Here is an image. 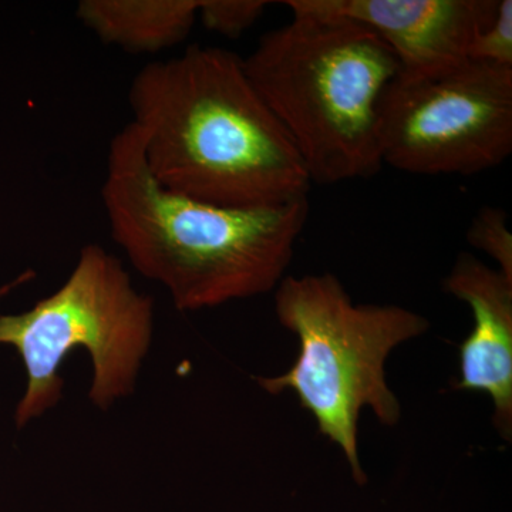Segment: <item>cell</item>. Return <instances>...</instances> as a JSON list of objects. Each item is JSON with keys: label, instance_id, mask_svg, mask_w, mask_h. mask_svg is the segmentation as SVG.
Listing matches in <instances>:
<instances>
[{"label": "cell", "instance_id": "1", "mask_svg": "<svg viewBox=\"0 0 512 512\" xmlns=\"http://www.w3.org/2000/svg\"><path fill=\"white\" fill-rule=\"evenodd\" d=\"M128 103L148 170L168 191L237 208L308 197L298 151L229 50L191 46L147 64Z\"/></svg>", "mask_w": 512, "mask_h": 512}, {"label": "cell", "instance_id": "2", "mask_svg": "<svg viewBox=\"0 0 512 512\" xmlns=\"http://www.w3.org/2000/svg\"><path fill=\"white\" fill-rule=\"evenodd\" d=\"M101 200L131 265L184 312L278 288L311 210L308 197L237 208L168 191L148 170L133 123L111 141Z\"/></svg>", "mask_w": 512, "mask_h": 512}, {"label": "cell", "instance_id": "3", "mask_svg": "<svg viewBox=\"0 0 512 512\" xmlns=\"http://www.w3.org/2000/svg\"><path fill=\"white\" fill-rule=\"evenodd\" d=\"M242 66L312 184L372 178L382 170L379 103L399 62L373 30L292 10L291 22L262 36Z\"/></svg>", "mask_w": 512, "mask_h": 512}, {"label": "cell", "instance_id": "4", "mask_svg": "<svg viewBox=\"0 0 512 512\" xmlns=\"http://www.w3.org/2000/svg\"><path fill=\"white\" fill-rule=\"evenodd\" d=\"M275 311L299 340L295 365L278 377H258L266 392L296 394L318 421L320 434L338 444L359 484L366 481L357 448V424L372 409L387 427L402 407L386 380L387 357L429 330V320L397 305H356L336 276H285L275 289Z\"/></svg>", "mask_w": 512, "mask_h": 512}, {"label": "cell", "instance_id": "5", "mask_svg": "<svg viewBox=\"0 0 512 512\" xmlns=\"http://www.w3.org/2000/svg\"><path fill=\"white\" fill-rule=\"evenodd\" d=\"M154 332V301L137 291L123 262L97 244L80 252L72 274L29 311L0 316V345L16 349L28 386L16 407L18 429L62 399L60 370L76 349L93 363L90 400L107 410L130 396Z\"/></svg>", "mask_w": 512, "mask_h": 512}, {"label": "cell", "instance_id": "6", "mask_svg": "<svg viewBox=\"0 0 512 512\" xmlns=\"http://www.w3.org/2000/svg\"><path fill=\"white\" fill-rule=\"evenodd\" d=\"M383 164L419 175H474L512 153V67L468 59L424 79L396 76L379 103Z\"/></svg>", "mask_w": 512, "mask_h": 512}, {"label": "cell", "instance_id": "7", "mask_svg": "<svg viewBox=\"0 0 512 512\" xmlns=\"http://www.w3.org/2000/svg\"><path fill=\"white\" fill-rule=\"evenodd\" d=\"M500 0H289L291 10L340 16L376 33L392 49L402 79H424L470 59Z\"/></svg>", "mask_w": 512, "mask_h": 512}, {"label": "cell", "instance_id": "8", "mask_svg": "<svg viewBox=\"0 0 512 512\" xmlns=\"http://www.w3.org/2000/svg\"><path fill=\"white\" fill-rule=\"evenodd\" d=\"M444 289L473 312L474 325L460 346L457 390L487 393L494 426L512 436V281L470 254L458 256Z\"/></svg>", "mask_w": 512, "mask_h": 512}, {"label": "cell", "instance_id": "9", "mask_svg": "<svg viewBox=\"0 0 512 512\" xmlns=\"http://www.w3.org/2000/svg\"><path fill=\"white\" fill-rule=\"evenodd\" d=\"M200 0H83L77 18L106 45L156 53L190 35Z\"/></svg>", "mask_w": 512, "mask_h": 512}, {"label": "cell", "instance_id": "10", "mask_svg": "<svg viewBox=\"0 0 512 512\" xmlns=\"http://www.w3.org/2000/svg\"><path fill=\"white\" fill-rule=\"evenodd\" d=\"M471 247L494 259L498 271L512 281V234L507 211L485 205L477 212L467 231Z\"/></svg>", "mask_w": 512, "mask_h": 512}, {"label": "cell", "instance_id": "11", "mask_svg": "<svg viewBox=\"0 0 512 512\" xmlns=\"http://www.w3.org/2000/svg\"><path fill=\"white\" fill-rule=\"evenodd\" d=\"M268 5L265 0H200L198 19L211 32L237 39L261 19Z\"/></svg>", "mask_w": 512, "mask_h": 512}, {"label": "cell", "instance_id": "12", "mask_svg": "<svg viewBox=\"0 0 512 512\" xmlns=\"http://www.w3.org/2000/svg\"><path fill=\"white\" fill-rule=\"evenodd\" d=\"M470 59L512 67V0H500L493 23L474 40Z\"/></svg>", "mask_w": 512, "mask_h": 512}, {"label": "cell", "instance_id": "13", "mask_svg": "<svg viewBox=\"0 0 512 512\" xmlns=\"http://www.w3.org/2000/svg\"><path fill=\"white\" fill-rule=\"evenodd\" d=\"M35 275V272H33L32 269H29V271L23 272L22 275L18 276L15 281L9 282V284L2 286V288H0V299L5 298L8 293L12 292L13 289L18 288V286L32 281V279L35 278Z\"/></svg>", "mask_w": 512, "mask_h": 512}]
</instances>
